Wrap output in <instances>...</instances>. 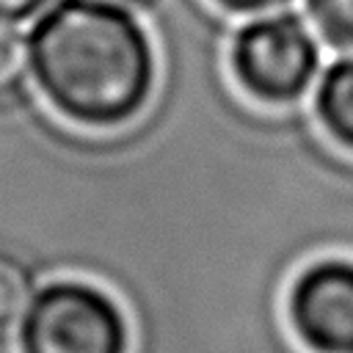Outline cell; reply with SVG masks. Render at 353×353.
Instances as JSON below:
<instances>
[{
  "label": "cell",
  "instance_id": "obj_1",
  "mask_svg": "<svg viewBox=\"0 0 353 353\" xmlns=\"http://www.w3.org/2000/svg\"><path fill=\"white\" fill-rule=\"evenodd\" d=\"M39 94L63 119L110 130L135 119L154 91V47L127 6L55 0L28 30Z\"/></svg>",
  "mask_w": 353,
  "mask_h": 353
},
{
  "label": "cell",
  "instance_id": "obj_2",
  "mask_svg": "<svg viewBox=\"0 0 353 353\" xmlns=\"http://www.w3.org/2000/svg\"><path fill=\"white\" fill-rule=\"evenodd\" d=\"M119 303L88 281H50L33 290L17 320L19 353H127Z\"/></svg>",
  "mask_w": 353,
  "mask_h": 353
},
{
  "label": "cell",
  "instance_id": "obj_3",
  "mask_svg": "<svg viewBox=\"0 0 353 353\" xmlns=\"http://www.w3.org/2000/svg\"><path fill=\"white\" fill-rule=\"evenodd\" d=\"M232 74L268 105L301 99L320 72V50L298 14H262L240 25L229 50Z\"/></svg>",
  "mask_w": 353,
  "mask_h": 353
},
{
  "label": "cell",
  "instance_id": "obj_4",
  "mask_svg": "<svg viewBox=\"0 0 353 353\" xmlns=\"http://www.w3.org/2000/svg\"><path fill=\"white\" fill-rule=\"evenodd\" d=\"M287 314L295 336L312 353H353V262L306 265L290 287Z\"/></svg>",
  "mask_w": 353,
  "mask_h": 353
},
{
  "label": "cell",
  "instance_id": "obj_5",
  "mask_svg": "<svg viewBox=\"0 0 353 353\" xmlns=\"http://www.w3.org/2000/svg\"><path fill=\"white\" fill-rule=\"evenodd\" d=\"M314 113L323 130L353 152V55H342L320 72Z\"/></svg>",
  "mask_w": 353,
  "mask_h": 353
},
{
  "label": "cell",
  "instance_id": "obj_6",
  "mask_svg": "<svg viewBox=\"0 0 353 353\" xmlns=\"http://www.w3.org/2000/svg\"><path fill=\"white\" fill-rule=\"evenodd\" d=\"M36 290V273L30 262L8 248H0V331L11 328Z\"/></svg>",
  "mask_w": 353,
  "mask_h": 353
},
{
  "label": "cell",
  "instance_id": "obj_7",
  "mask_svg": "<svg viewBox=\"0 0 353 353\" xmlns=\"http://www.w3.org/2000/svg\"><path fill=\"white\" fill-rule=\"evenodd\" d=\"M30 77L28 36L14 25L0 22V105L14 102Z\"/></svg>",
  "mask_w": 353,
  "mask_h": 353
},
{
  "label": "cell",
  "instance_id": "obj_8",
  "mask_svg": "<svg viewBox=\"0 0 353 353\" xmlns=\"http://www.w3.org/2000/svg\"><path fill=\"white\" fill-rule=\"evenodd\" d=\"M306 14L323 41L353 50V0H306Z\"/></svg>",
  "mask_w": 353,
  "mask_h": 353
},
{
  "label": "cell",
  "instance_id": "obj_9",
  "mask_svg": "<svg viewBox=\"0 0 353 353\" xmlns=\"http://www.w3.org/2000/svg\"><path fill=\"white\" fill-rule=\"evenodd\" d=\"M52 0H0V22L8 25H19L30 17H36L39 11H44Z\"/></svg>",
  "mask_w": 353,
  "mask_h": 353
},
{
  "label": "cell",
  "instance_id": "obj_10",
  "mask_svg": "<svg viewBox=\"0 0 353 353\" xmlns=\"http://www.w3.org/2000/svg\"><path fill=\"white\" fill-rule=\"evenodd\" d=\"M215 3L234 14H256V11H270L276 6H284L290 0H215Z\"/></svg>",
  "mask_w": 353,
  "mask_h": 353
},
{
  "label": "cell",
  "instance_id": "obj_11",
  "mask_svg": "<svg viewBox=\"0 0 353 353\" xmlns=\"http://www.w3.org/2000/svg\"><path fill=\"white\" fill-rule=\"evenodd\" d=\"M110 3H119V6H146V3H152V0H110Z\"/></svg>",
  "mask_w": 353,
  "mask_h": 353
}]
</instances>
